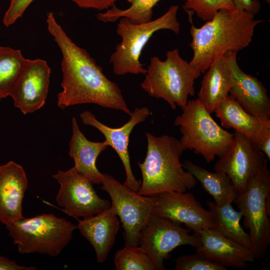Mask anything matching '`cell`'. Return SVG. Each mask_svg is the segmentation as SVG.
Instances as JSON below:
<instances>
[{
  "mask_svg": "<svg viewBox=\"0 0 270 270\" xmlns=\"http://www.w3.org/2000/svg\"><path fill=\"white\" fill-rule=\"evenodd\" d=\"M50 69L42 59H28L10 95L14 106L24 114L32 113L45 104Z\"/></svg>",
  "mask_w": 270,
  "mask_h": 270,
  "instance_id": "obj_14",
  "label": "cell"
},
{
  "mask_svg": "<svg viewBox=\"0 0 270 270\" xmlns=\"http://www.w3.org/2000/svg\"><path fill=\"white\" fill-rule=\"evenodd\" d=\"M230 94L248 113L260 121L270 120V100L262 84L234 65V80Z\"/></svg>",
  "mask_w": 270,
  "mask_h": 270,
  "instance_id": "obj_20",
  "label": "cell"
},
{
  "mask_svg": "<svg viewBox=\"0 0 270 270\" xmlns=\"http://www.w3.org/2000/svg\"><path fill=\"white\" fill-rule=\"evenodd\" d=\"M77 220V228L94 248L98 262H104L114 244L120 226L114 208L111 205L94 216Z\"/></svg>",
  "mask_w": 270,
  "mask_h": 270,
  "instance_id": "obj_19",
  "label": "cell"
},
{
  "mask_svg": "<svg viewBox=\"0 0 270 270\" xmlns=\"http://www.w3.org/2000/svg\"><path fill=\"white\" fill-rule=\"evenodd\" d=\"M236 10L246 12L254 15L260 10L261 4L258 0H232Z\"/></svg>",
  "mask_w": 270,
  "mask_h": 270,
  "instance_id": "obj_33",
  "label": "cell"
},
{
  "mask_svg": "<svg viewBox=\"0 0 270 270\" xmlns=\"http://www.w3.org/2000/svg\"><path fill=\"white\" fill-rule=\"evenodd\" d=\"M207 204L214 218V228L213 229L252 252L250 236L244 232L240 224L242 214L234 208L232 202H209Z\"/></svg>",
  "mask_w": 270,
  "mask_h": 270,
  "instance_id": "obj_22",
  "label": "cell"
},
{
  "mask_svg": "<svg viewBox=\"0 0 270 270\" xmlns=\"http://www.w3.org/2000/svg\"><path fill=\"white\" fill-rule=\"evenodd\" d=\"M72 126L69 154L74 160V168L92 184H101L103 174L98 170L96 160L100 154L110 146L108 142L106 140L102 142L88 140L80 130L74 116L72 118Z\"/></svg>",
  "mask_w": 270,
  "mask_h": 270,
  "instance_id": "obj_21",
  "label": "cell"
},
{
  "mask_svg": "<svg viewBox=\"0 0 270 270\" xmlns=\"http://www.w3.org/2000/svg\"><path fill=\"white\" fill-rule=\"evenodd\" d=\"M153 214L166 218L194 232L214 228L212 212L206 210L189 192H165L154 196Z\"/></svg>",
  "mask_w": 270,
  "mask_h": 270,
  "instance_id": "obj_13",
  "label": "cell"
},
{
  "mask_svg": "<svg viewBox=\"0 0 270 270\" xmlns=\"http://www.w3.org/2000/svg\"><path fill=\"white\" fill-rule=\"evenodd\" d=\"M199 238L200 244L196 252L224 266L244 268L254 259L253 252L224 236L213 228L194 232Z\"/></svg>",
  "mask_w": 270,
  "mask_h": 270,
  "instance_id": "obj_18",
  "label": "cell"
},
{
  "mask_svg": "<svg viewBox=\"0 0 270 270\" xmlns=\"http://www.w3.org/2000/svg\"><path fill=\"white\" fill-rule=\"evenodd\" d=\"M260 122V126L251 139L258 148L270 160V120Z\"/></svg>",
  "mask_w": 270,
  "mask_h": 270,
  "instance_id": "obj_30",
  "label": "cell"
},
{
  "mask_svg": "<svg viewBox=\"0 0 270 270\" xmlns=\"http://www.w3.org/2000/svg\"><path fill=\"white\" fill-rule=\"evenodd\" d=\"M131 4L126 9L121 10L114 5L104 12L96 15L98 20L104 22H113L122 18H126L131 23L140 24L152 20L154 6L160 0H126Z\"/></svg>",
  "mask_w": 270,
  "mask_h": 270,
  "instance_id": "obj_26",
  "label": "cell"
},
{
  "mask_svg": "<svg viewBox=\"0 0 270 270\" xmlns=\"http://www.w3.org/2000/svg\"><path fill=\"white\" fill-rule=\"evenodd\" d=\"M264 0L266 1L268 3H270V0Z\"/></svg>",
  "mask_w": 270,
  "mask_h": 270,
  "instance_id": "obj_35",
  "label": "cell"
},
{
  "mask_svg": "<svg viewBox=\"0 0 270 270\" xmlns=\"http://www.w3.org/2000/svg\"><path fill=\"white\" fill-rule=\"evenodd\" d=\"M233 142L217 161L214 170L225 173L238 193L244 190L248 181L268 161L250 138L234 130Z\"/></svg>",
  "mask_w": 270,
  "mask_h": 270,
  "instance_id": "obj_12",
  "label": "cell"
},
{
  "mask_svg": "<svg viewBox=\"0 0 270 270\" xmlns=\"http://www.w3.org/2000/svg\"><path fill=\"white\" fill-rule=\"evenodd\" d=\"M191 23L192 41L190 46L193 56L189 62L196 71L204 74L215 62L228 52L242 50L251 43L254 29L261 20L244 11L222 9L200 28Z\"/></svg>",
  "mask_w": 270,
  "mask_h": 270,
  "instance_id": "obj_2",
  "label": "cell"
},
{
  "mask_svg": "<svg viewBox=\"0 0 270 270\" xmlns=\"http://www.w3.org/2000/svg\"><path fill=\"white\" fill-rule=\"evenodd\" d=\"M13 243L21 254L59 255L72 238L77 226L53 214H42L6 225Z\"/></svg>",
  "mask_w": 270,
  "mask_h": 270,
  "instance_id": "obj_7",
  "label": "cell"
},
{
  "mask_svg": "<svg viewBox=\"0 0 270 270\" xmlns=\"http://www.w3.org/2000/svg\"><path fill=\"white\" fill-rule=\"evenodd\" d=\"M223 128H234L252 139L260 126V122L246 112L230 94L216 108L214 112Z\"/></svg>",
  "mask_w": 270,
  "mask_h": 270,
  "instance_id": "obj_24",
  "label": "cell"
},
{
  "mask_svg": "<svg viewBox=\"0 0 270 270\" xmlns=\"http://www.w3.org/2000/svg\"><path fill=\"white\" fill-rule=\"evenodd\" d=\"M26 60L20 50L0 46V100L10 95Z\"/></svg>",
  "mask_w": 270,
  "mask_h": 270,
  "instance_id": "obj_25",
  "label": "cell"
},
{
  "mask_svg": "<svg viewBox=\"0 0 270 270\" xmlns=\"http://www.w3.org/2000/svg\"><path fill=\"white\" fill-rule=\"evenodd\" d=\"M189 232L180 224L153 214L140 230L138 246L150 258L156 270H164V262L178 246H199L198 236L194 233L190 234Z\"/></svg>",
  "mask_w": 270,
  "mask_h": 270,
  "instance_id": "obj_10",
  "label": "cell"
},
{
  "mask_svg": "<svg viewBox=\"0 0 270 270\" xmlns=\"http://www.w3.org/2000/svg\"><path fill=\"white\" fill-rule=\"evenodd\" d=\"M116 270H156L146 252L139 246H127L114 254Z\"/></svg>",
  "mask_w": 270,
  "mask_h": 270,
  "instance_id": "obj_27",
  "label": "cell"
},
{
  "mask_svg": "<svg viewBox=\"0 0 270 270\" xmlns=\"http://www.w3.org/2000/svg\"><path fill=\"white\" fill-rule=\"evenodd\" d=\"M183 9L188 13L195 14L204 21L211 20L216 13L222 9L230 11L236 10L232 0H182Z\"/></svg>",
  "mask_w": 270,
  "mask_h": 270,
  "instance_id": "obj_28",
  "label": "cell"
},
{
  "mask_svg": "<svg viewBox=\"0 0 270 270\" xmlns=\"http://www.w3.org/2000/svg\"><path fill=\"white\" fill-rule=\"evenodd\" d=\"M178 10V5H172L161 16L140 24L131 23L126 18L120 19L117 24L116 33L122 40L110 58L116 74H146V69L140 60L142 51L153 34L158 30H168L177 34L180 33V24L177 18Z\"/></svg>",
  "mask_w": 270,
  "mask_h": 270,
  "instance_id": "obj_6",
  "label": "cell"
},
{
  "mask_svg": "<svg viewBox=\"0 0 270 270\" xmlns=\"http://www.w3.org/2000/svg\"><path fill=\"white\" fill-rule=\"evenodd\" d=\"M52 177L60 184L56 202L70 216L84 218L110 207V202L100 198L92 183L74 167L66 171L58 170Z\"/></svg>",
  "mask_w": 270,
  "mask_h": 270,
  "instance_id": "obj_11",
  "label": "cell"
},
{
  "mask_svg": "<svg viewBox=\"0 0 270 270\" xmlns=\"http://www.w3.org/2000/svg\"><path fill=\"white\" fill-rule=\"evenodd\" d=\"M181 108L174 124L179 126V140L184 151L193 150L208 163L222 157L233 142L234 134L220 126L198 98L188 100Z\"/></svg>",
  "mask_w": 270,
  "mask_h": 270,
  "instance_id": "obj_5",
  "label": "cell"
},
{
  "mask_svg": "<svg viewBox=\"0 0 270 270\" xmlns=\"http://www.w3.org/2000/svg\"><path fill=\"white\" fill-rule=\"evenodd\" d=\"M175 270H226V267L204 254L196 253L178 257Z\"/></svg>",
  "mask_w": 270,
  "mask_h": 270,
  "instance_id": "obj_29",
  "label": "cell"
},
{
  "mask_svg": "<svg viewBox=\"0 0 270 270\" xmlns=\"http://www.w3.org/2000/svg\"><path fill=\"white\" fill-rule=\"evenodd\" d=\"M101 184L122 223L125 245L138 246L140 230L153 214L154 196L141 195L106 174Z\"/></svg>",
  "mask_w": 270,
  "mask_h": 270,
  "instance_id": "obj_9",
  "label": "cell"
},
{
  "mask_svg": "<svg viewBox=\"0 0 270 270\" xmlns=\"http://www.w3.org/2000/svg\"><path fill=\"white\" fill-rule=\"evenodd\" d=\"M34 0H10L9 6L3 17L2 22L6 27L14 24L22 17L28 6Z\"/></svg>",
  "mask_w": 270,
  "mask_h": 270,
  "instance_id": "obj_31",
  "label": "cell"
},
{
  "mask_svg": "<svg viewBox=\"0 0 270 270\" xmlns=\"http://www.w3.org/2000/svg\"><path fill=\"white\" fill-rule=\"evenodd\" d=\"M147 151L142 162H138L142 182L138 192L152 196L165 192H185L194 188L196 180L184 170L180 162L184 151L174 136H156L147 132Z\"/></svg>",
  "mask_w": 270,
  "mask_h": 270,
  "instance_id": "obj_3",
  "label": "cell"
},
{
  "mask_svg": "<svg viewBox=\"0 0 270 270\" xmlns=\"http://www.w3.org/2000/svg\"><path fill=\"white\" fill-rule=\"evenodd\" d=\"M50 34L62 54V90L57 96L62 109L76 104H94L131 113L118 86L108 78L102 68L85 49L77 46L56 20L53 12L46 20Z\"/></svg>",
  "mask_w": 270,
  "mask_h": 270,
  "instance_id": "obj_1",
  "label": "cell"
},
{
  "mask_svg": "<svg viewBox=\"0 0 270 270\" xmlns=\"http://www.w3.org/2000/svg\"><path fill=\"white\" fill-rule=\"evenodd\" d=\"M267 161L248 181L245 189L234 202L244 217V224L250 230L254 258H262L270 243V220L266 198L270 194V172Z\"/></svg>",
  "mask_w": 270,
  "mask_h": 270,
  "instance_id": "obj_8",
  "label": "cell"
},
{
  "mask_svg": "<svg viewBox=\"0 0 270 270\" xmlns=\"http://www.w3.org/2000/svg\"><path fill=\"white\" fill-rule=\"evenodd\" d=\"M182 167L198 181L204 189L213 197L216 202H234L238 192L228 176L222 172H212L196 165L189 160H184Z\"/></svg>",
  "mask_w": 270,
  "mask_h": 270,
  "instance_id": "obj_23",
  "label": "cell"
},
{
  "mask_svg": "<svg viewBox=\"0 0 270 270\" xmlns=\"http://www.w3.org/2000/svg\"><path fill=\"white\" fill-rule=\"evenodd\" d=\"M141 87L151 96L162 98L172 108L184 106L189 96H194V82L201 74L194 70L175 48L168 50L166 58H150Z\"/></svg>",
  "mask_w": 270,
  "mask_h": 270,
  "instance_id": "obj_4",
  "label": "cell"
},
{
  "mask_svg": "<svg viewBox=\"0 0 270 270\" xmlns=\"http://www.w3.org/2000/svg\"><path fill=\"white\" fill-rule=\"evenodd\" d=\"M28 185L22 166L14 161L0 166V222L6 226L24 218L22 202Z\"/></svg>",
  "mask_w": 270,
  "mask_h": 270,
  "instance_id": "obj_17",
  "label": "cell"
},
{
  "mask_svg": "<svg viewBox=\"0 0 270 270\" xmlns=\"http://www.w3.org/2000/svg\"><path fill=\"white\" fill-rule=\"evenodd\" d=\"M150 114L149 109L146 106L136 108L129 115L130 120L117 128H110L104 124L90 111L82 112L80 114L82 122L95 128L102 132L110 146L116 152L126 171V179L124 184L136 192L138 190L140 182L136 180L132 170L128 150L129 138L135 126L144 122Z\"/></svg>",
  "mask_w": 270,
  "mask_h": 270,
  "instance_id": "obj_15",
  "label": "cell"
},
{
  "mask_svg": "<svg viewBox=\"0 0 270 270\" xmlns=\"http://www.w3.org/2000/svg\"><path fill=\"white\" fill-rule=\"evenodd\" d=\"M78 7L83 8H92L98 10H108L114 5L118 0H70Z\"/></svg>",
  "mask_w": 270,
  "mask_h": 270,
  "instance_id": "obj_32",
  "label": "cell"
},
{
  "mask_svg": "<svg viewBox=\"0 0 270 270\" xmlns=\"http://www.w3.org/2000/svg\"><path fill=\"white\" fill-rule=\"evenodd\" d=\"M236 52H228L204 73L198 98L210 114L229 94L234 80Z\"/></svg>",
  "mask_w": 270,
  "mask_h": 270,
  "instance_id": "obj_16",
  "label": "cell"
},
{
  "mask_svg": "<svg viewBox=\"0 0 270 270\" xmlns=\"http://www.w3.org/2000/svg\"><path fill=\"white\" fill-rule=\"evenodd\" d=\"M36 267L20 266L14 260L0 255V270H35Z\"/></svg>",
  "mask_w": 270,
  "mask_h": 270,
  "instance_id": "obj_34",
  "label": "cell"
}]
</instances>
